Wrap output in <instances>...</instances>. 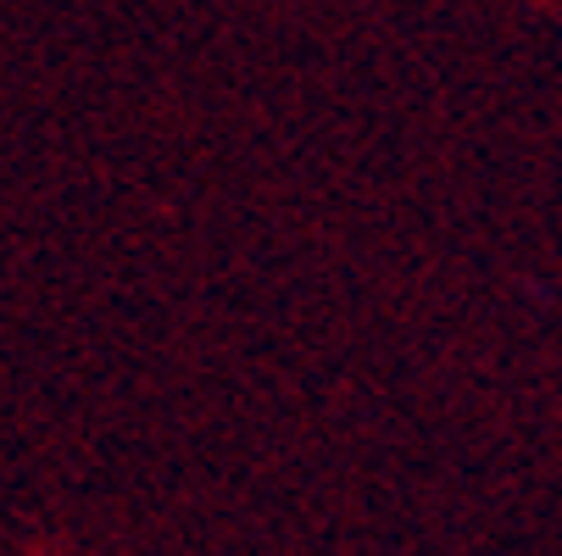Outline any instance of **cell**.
Returning a JSON list of instances; mask_svg holds the SVG:
<instances>
[]
</instances>
